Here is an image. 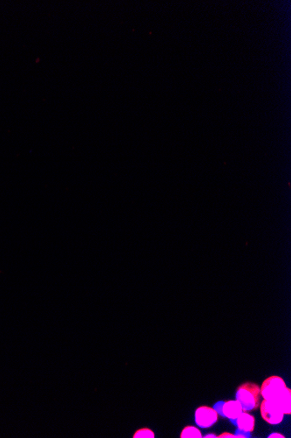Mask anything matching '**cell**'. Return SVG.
Segmentation results:
<instances>
[{"label":"cell","mask_w":291,"mask_h":438,"mask_svg":"<svg viewBox=\"0 0 291 438\" xmlns=\"http://www.w3.org/2000/svg\"><path fill=\"white\" fill-rule=\"evenodd\" d=\"M260 387L253 382H245L239 386L235 393V400L241 403L243 411L256 410L260 405Z\"/></svg>","instance_id":"1"},{"label":"cell","mask_w":291,"mask_h":438,"mask_svg":"<svg viewBox=\"0 0 291 438\" xmlns=\"http://www.w3.org/2000/svg\"><path fill=\"white\" fill-rule=\"evenodd\" d=\"M286 388L287 386L284 379L277 375H272L263 381L260 387V393L264 400L277 401Z\"/></svg>","instance_id":"2"},{"label":"cell","mask_w":291,"mask_h":438,"mask_svg":"<svg viewBox=\"0 0 291 438\" xmlns=\"http://www.w3.org/2000/svg\"><path fill=\"white\" fill-rule=\"evenodd\" d=\"M260 411L263 420L270 424H278L284 419V414L275 401L263 399L260 404Z\"/></svg>","instance_id":"3"},{"label":"cell","mask_w":291,"mask_h":438,"mask_svg":"<svg viewBox=\"0 0 291 438\" xmlns=\"http://www.w3.org/2000/svg\"><path fill=\"white\" fill-rule=\"evenodd\" d=\"M219 413L214 408L209 406H200L195 410L194 420L200 428H209L218 421Z\"/></svg>","instance_id":"4"},{"label":"cell","mask_w":291,"mask_h":438,"mask_svg":"<svg viewBox=\"0 0 291 438\" xmlns=\"http://www.w3.org/2000/svg\"><path fill=\"white\" fill-rule=\"evenodd\" d=\"M221 408L216 410L218 413L233 422L243 411L241 403L237 400H229L225 403H221Z\"/></svg>","instance_id":"5"},{"label":"cell","mask_w":291,"mask_h":438,"mask_svg":"<svg viewBox=\"0 0 291 438\" xmlns=\"http://www.w3.org/2000/svg\"><path fill=\"white\" fill-rule=\"evenodd\" d=\"M234 423L239 431L249 435L255 429L256 420L254 416L248 413V411H242L240 416L234 421Z\"/></svg>","instance_id":"6"},{"label":"cell","mask_w":291,"mask_h":438,"mask_svg":"<svg viewBox=\"0 0 291 438\" xmlns=\"http://www.w3.org/2000/svg\"><path fill=\"white\" fill-rule=\"evenodd\" d=\"M280 407L284 415H291V390L286 388L284 392L281 395L277 401H275Z\"/></svg>","instance_id":"7"},{"label":"cell","mask_w":291,"mask_h":438,"mask_svg":"<svg viewBox=\"0 0 291 438\" xmlns=\"http://www.w3.org/2000/svg\"><path fill=\"white\" fill-rule=\"evenodd\" d=\"M181 438H202V433L200 431L199 428L192 425H189L185 428H183V431L180 434Z\"/></svg>","instance_id":"8"},{"label":"cell","mask_w":291,"mask_h":438,"mask_svg":"<svg viewBox=\"0 0 291 438\" xmlns=\"http://www.w3.org/2000/svg\"><path fill=\"white\" fill-rule=\"evenodd\" d=\"M134 438H155V433L150 429H140L137 431L134 435Z\"/></svg>","instance_id":"9"},{"label":"cell","mask_w":291,"mask_h":438,"mask_svg":"<svg viewBox=\"0 0 291 438\" xmlns=\"http://www.w3.org/2000/svg\"><path fill=\"white\" fill-rule=\"evenodd\" d=\"M218 438H239L238 435L232 434L230 432H223L217 436Z\"/></svg>","instance_id":"10"},{"label":"cell","mask_w":291,"mask_h":438,"mask_svg":"<svg viewBox=\"0 0 291 438\" xmlns=\"http://www.w3.org/2000/svg\"><path fill=\"white\" fill-rule=\"evenodd\" d=\"M269 438H284V435L280 434V433H277V432H274V433H271V434L268 437Z\"/></svg>","instance_id":"11"},{"label":"cell","mask_w":291,"mask_h":438,"mask_svg":"<svg viewBox=\"0 0 291 438\" xmlns=\"http://www.w3.org/2000/svg\"><path fill=\"white\" fill-rule=\"evenodd\" d=\"M202 438H217V436H216V435H215V434H207V435H206V436H205V437H202Z\"/></svg>","instance_id":"12"}]
</instances>
